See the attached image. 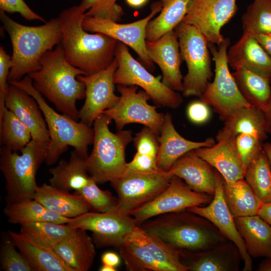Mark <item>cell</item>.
<instances>
[{"instance_id": "obj_1", "label": "cell", "mask_w": 271, "mask_h": 271, "mask_svg": "<svg viewBox=\"0 0 271 271\" xmlns=\"http://www.w3.org/2000/svg\"><path fill=\"white\" fill-rule=\"evenodd\" d=\"M85 13L79 5L63 10L58 18L62 32L60 44L66 60L89 75L110 65L118 41L105 34L85 30L82 22Z\"/></svg>"}, {"instance_id": "obj_2", "label": "cell", "mask_w": 271, "mask_h": 271, "mask_svg": "<svg viewBox=\"0 0 271 271\" xmlns=\"http://www.w3.org/2000/svg\"><path fill=\"white\" fill-rule=\"evenodd\" d=\"M40 63L39 70L28 75L34 87L58 111L78 121L76 103L85 98V85L77 77L85 73L66 60L60 44L47 51Z\"/></svg>"}, {"instance_id": "obj_3", "label": "cell", "mask_w": 271, "mask_h": 271, "mask_svg": "<svg viewBox=\"0 0 271 271\" xmlns=\"http://www.w3.org/2000/svg\"><path fill=\"white\" fill-rule=\"evenodd\" d=\"M181 252H198L229 239L209 220L187 209L162 214L139 225Z\"/></svg>"}, {"instance_id": "obj_4", "label": "cell", "mask_w": 271, "mask_h": 271, "mask_svg": "<svg viewBox=\"0 0 271 271\" xmlns=\"http://www.w3.org/2000/svg\"><path fill=\"white\" fill-rule=\"evenodd\" d=\"M0 19L13 47L9 82L39 70L43 55L61 43L62 32L58 17L41 26H29L16 22L0 11Z\"/></svg>"}, {"instance_id": "obj_5", "label": "cell", "mask_w": 271, "mask_h": 271, "mask_svg": "<svg viewBox=\"0 0 271 271\" xmlns=\"http://www.w3.org/2000/svg\"><path fill=\"white\" fill-rule=\"evenodd\" d=\"M9 83L33 96L43 112L50 139L45 161L47 165L55 164L69 147H73L84 158L88 157V147L93 144L94 140L93 127L54 110L35 88L32 79L29 75L18 81H10Z\"/></svg>"}, {"instance_id": "obj_6", "label": "cell", "mask_w": 271, "mask_h": 271, "mask_svg": "<svg viewBox=\"0 0 271 271\" xmlns=\"http://www.w3.org/2000/svg\"><path fill=\"white\" fill-rule=\"evenodd\" d=\"M111 120L102 113L93 124V148L85 162L89 176L97 184L112 181L127 168L125 150L132 141V132L122 129L112 132L109 128Z\"/></svg>"}, {"instance_id": "obj_7", "label": "cell", "mask_w": 271, "mask_h": 271, "mask_svg": "<svg viewBox=\"0 0 271 271\" xmlns=\"http://www.w3.org/2000/svg\"><path fill=\"white\" fill-rule=\"evenodd\" d=\"M49 146L33 140L21 152L0 149V169L6 181L7 204L33 198L37 172L47 159Z\"/></svg>"}, {"instance_id": "obj_8", "label": "cell", "mask_w": 271, "mask_h": 271, "mask_svg": "<svg viewBox=\"0 0 271 271\" xmlns=\"http://www.w3.org/2000/svg\"><path fill=\"white\" fill-rule=\"evenodd\" d=\"M180 53L187 73L183 80L182 94L200 97L211 79L212 72L208 42L194 26L181 22L174 29Z\"/></svg>"}, {"instance_id": "obj_9", "label": "cell", "mask_w": 271, "mask_h": 271, "mask_svg": "<svg viewBox=\"0 0 271 271\" xmlns=\"http://www.w3.org/2000/svg\"><path fill=\"white\" fill-rule=\"evenodd\" d=\"M230 44L229 38H224L218 48L215 44L208 43L215 64L214 78L199 97L201 101L212 106L224 120L237 109L251 106L241 95L229 71L227 53Z\"/></svg>"}, {"instance_id": "obj_10", "label": "cell", "mask_w": 271, "mask_h": 271, "mask_svg": "<svg viewBox=\"0 0 271 271\" xmlns=\"http://www.w3.org/2000/svg\"><path fill=\"white\" fill-rule=\"evenodd\" d=\"M115 58L117 62L113 75L115 84L141 87L159 106L176 109L181 105L183 101L181 95L164 84L161 76L155 77L136 60L126 45L118 41Z\"/></svg>"}, {"instance_id": "obj_11", "label": "cell", "mask_w": 271, "mask_h": 271, "mask_svg": "<svg viewBox=\"0 0 271 271\" xmlns=\"http://www.w3.org/2000/svg\"><path fill=\"white\" fill-rule=\"evenodd\" d=\"M172 177L168 171L142 172L127 168L110 183L117 194L118 208L130 214L162 193Z\"/></svg>"}, {"instance_id": "obj_12", "label": "cell", "mask_w": 271, "mask_h": 271, "mask_svg": "<svg viewBox=\"0 0 271 271\" xmlns=\"http://www.w3.org/2000/svg\"><path fill=\"white\" fill-rule=\"evenodd\" d=\"M120 94L118 101L102 113L113 120L117 130L130 123L147 126L160 134L165 114L157 110V106L150 105V96L144 90L138 91L136 85H117Z\"/></svg>"}, {"instance_id": "obj_13", "label": "cell", "mask_w": 271, "mask_h": 271, "mask_svg": "<svg viewBox=\"0 0 271 271\" xmlns=\"http://www.w3.org/2000/svg\"><path fill=\"white\" fill-rule=\"evenodd\" d=\"M69 224L74 228L91 231L97 247L112 246L117 249L139 226L130 214L118 207L104 212L89 211L72 218Z\"/></svg>"}, {"instance_id": "obj_14", "label": "cell", "mask_w": 271, "mask_h": 271, "mask_svg": "<svg viewBox=\"0 0 271 271\" xmlns=\"http://www.w3.org/2000/svg\"><path fill=\"white\" fill-rule=\"evenodd\" d=\"M162 8L161 1L154 3L151 12L145 18L132 23L120 24L108 19L85 16L82 27L90 33L107 35L130 47L138 55L148 70H153L154 65L146 47V29L149 22Z\"/></svg>"}, {"instance_id": "obj_15", "label": "cell", "mask_w": 271, "mask_h": 271, "mask_svg": "<svg viewBox=\"0 0 271 271\" xmlns=\"http://www.w3.org/2000/svg\"><path fill=\"white\" fill-rule=\"evenodd\" d=\"M213 196L192 190L183 180L173 176L168 187L152 201L130 213L139 226L162 214L209 204Z\"/></svg>"}, {"instance_id": "obj_16", "label": "cell", "mask_w": 271, "mask_h": 271, "mask_svg": "<svg viewBox=\"0 0 271 271\" xmlns=\"http://www.w3.org/2000/svg\"><path fill=\"white\" fill-rule=\"evenodd\" d=\"M237 0H190L182 22L196 28L208 43L219 45L223 26L236 13Z\"/></svg>"}, {"instance_id": "obj_17", "label": "cell", "mask_w": 271, "mask_h": 271, "mask_svg": "<svg viewBox=\"0 0 271 271\" xmlns=\"http://www.w3.org/2000/svg\"><path fill=\"white\" fill-rule=\"evenodd\" d=\"M117 67L115 58L107 68L91 75H79L78 80L85 85L84 104L79 110L80 121L91 126L106 110L113 106L120 96L114 93V73Z\"/></svg>"}, {"instance_id": "obj_18", "label": "cell", "mask_w": 271, "mask_h": 271, "mask_svg": "<svg viewBox=\"0 0 271 271\" xmlns=\"http://www.w3.org/2000/svg\"><path fill=\"white\" fill-rule=\"evenodd\" d=\"M216 189L212 200L207 206H194L187 209L212 223L229 240L238 247L244 265L243 271L252 269V261L247 252L244 241L240 235L234 217L225 201L223 194L224 179L215 169Z\"/></svg>"}, {"instance_id": "obj_19", "label": "cell", "mask_w": 271, "mask_h": 271, "mask_svg": "<svg viewBox=\"0 0 271 271\" xmlns=\"http://www.w3.org/2000/svg\"><path fill=\"white\" fill-rule=\"evenodd\" d=\"M146 47L150 59L162 71L163 83L175 91L182 92L183 78L180 66L183 60L175 31L156 40H146Z\"/></svg>"}, {"instance_id": "obj_20", "label": "cell", "mask_w": 271, "mask_h": 271, "mask_svg": "<svg viewBox=\"0 0 271 271\" xmlns=\"http://www.w3.org/2000/svg\"><path fill=\"white\" fill-rule=\"evenodd\" d=\"M5 105L29 129L33 140L49 146L50 139L47 125L43 112L33 96L10 84Z\"/></svg>"}, {"instance_id": "obj_21", "label": "cell", "mask_w": 271, "mask_h": 271, "mask_svg": "<svg viewBox=\"0 0 271 271\" xmlns=\"http://www.w3.org/2000/svg\"><path fill=\"white\" fill-rule=\"evenodd\" d=\"M182 262L190 271H238L241 256L231 241L203 251L180 252Z\"/></svg>"}, {"instance_id": "obj_22", "label": "cell", "mask_w": 271, "mask_h": 271, "mask_svg": "<svg viewBox=\"0 0 271 271\" xmlns=\"http://www.w3.org/2000/svg\"><path fill=\"white\" fill-rule=\"evenodd\" d=\"M227 59L233 70L244 68L266 78L271 84V57L251 34L243 32L229 48Z\"/></svg>"}, {"instance_id": "obj_23", "label": "cell", "mask_w": 271, "mask_h": 271, "mask_svg": "<svg viewBox=\"0 0 271 271\" xmlns=\"http://www.w3.org/2000/svg\"><path fill=\"white\" fill-rule=\"evenodd\" d=\"M168 172L181 178L193 191L214 196L216 189L215 169L200 158L195 150L179 158Z\"/></svg>"}, {"instance_id": "obj_24", "label": "cell", "mask_w": 271, "mask_h": 271, "mask_svg": "<svg viewBox=\"0 0 271 271\" xmlns=\"http://www.w3.org/2000/svg\"><path fill=\"white\" fill-rule=\"evenodd\" d=\"M215 144L212 138L202 142H194L184 138L175 129L172 115L166 113L160 134L157 166L161 170L168 172L174 163L187 152L201 147H210Z\"/></svg>"}, {"instance_id": "obj_25", "label": "cell", "mask_w": 271, "mask_h": 271, "mask_svg": "<svg viewBox=\"0 0 271 271\" xmlns=\"http://www.w3.org/2000/svg\"><path fill=\"white\" fill-rule=\"evenodd\" d=\"M195 151L220 174L225 182L244 178L246 167L240 158L235 140L218 141L211 147L199 148Z\"/></svg>"}, {"instance_id": "obj_26", "label": "cell", "mask_w": 271, "mask_h": 271, "mask_svg": "<svg viewBox=\"0 0 271 271\" xmlns=\"http://www.w3.org/2000/svg\"><path fill=\"white\" fill-rule=\"evenodd\" d=\"M54 250L73 271H88L96 256L92 237L79 228H74Z\"/></svg>"}, {"instance_id": "obj_27", "label": "cell", "mask_w": 271, "mask_h": 271, "mask_svg": "<svg viewBox=\"0 0 271 271\" xmlns=\"http://www.w3.org/2000/svg\"><path fill=\"white\" fill-rule=\"evenodd\" d=\"M241 133L253 135L264 141L267 137L264 114L252 106L240 108L225 120L216 136V141L235 140Z\"/></svg>"}, {"instance_id": "obj_28", "label": "cell", "mask_w": 271, "mask_h": 271, "mask_svg": "<svg viewBox=\"0 0 271 271\" xmlns=\"http://www.w3.org/2000/svg\"><path fill=\"white\" fill-rule=\"evenodd\" d=\"M33 198L48 209L69 218L91 210L89 205L81 195L59 189L50 184L38 186Z\"/></svg>"}, {"instance_id": "obj_29", "label": "cell", "mask_w": 271, "mask_h": 271, "mask_svg": "<svg viewBox=\"0 0 271 271\" xmlns=\"http://www.w3.org/2000/svg\"><path fill=\"white\" fill-rule=\"evenodd\" d=\"M86 158L76 150L71 152L68 161L61 159L56 166L50 168L51 185L59 189L77 192L89 183L91 177L86 166Z\"/></svg>"}, {"instance_id": "obj_30", "label": "cell", "mask_w": 271, "mask_h": 271, "mask_svg": "<svg viewBox=\"0 0 271 271\" xmlns=\"http://www.w3.org/2000/svg\"><path fill=\"white\" fill-rule=\"evenodd\" d=\"M234 219L250 257H271V226L258 215Z\"/></svg>"}, {"instance_id": "obj_31", "label": "cell", "mask_w": 271, "mask_h": 271, "mask_svg": "<svg viewBox=\"0 0 271 271\" xmlns=\"http://www.w3.org/2000/svg\"><path fill=\"white\" fill-rule=\"evenodd\" d=\"M9 235L34 271H73L54 249L34 242L21 233L10 231Z\"/></svg>"}, {"instance_id": "obj_32", "label": "cell", "mask_w": 271, "mask_h": 271, "mask_svg": "<svg viewBox=\"0 0 271 271\" xmlns=\"http://www.w3.org/2000/svg\"><path fill=\"white\" fill-rule=\"evenodd\" d=\"M4 213L9 222L20 225L40 221L66 224L72 219L48 209L33 198L7 204Z\"/></svg>"}, {"instance_id": "obj_33", "label": "cell", "mask_w": 271, "mask_h": 271, "mask_svg": "<svg viewBox=\"0 0 271 271\" xmlns=\"http://www.w3.org/2000/svg\"><path fill=\"white\" fill-rule=\"evenodd\" d=\"M118 249L127 270L161 271L144 241L142 229L139 226L126 236Z\"/></svg>"}, {"instance_id": "obj_34", "label": "cell", "mask_w": 271, "mask_h": 271, "mask_svg": "<svg viewBox=\"0 0 271 271\" xmlns=\"http://www.w3.org/2000/svg\"><path fill=\"white\" fill-rule=\"evenodd\" d=\"M223 194L234 218L257 215L263 203L244 178L230 183L223 180Z\"/></svg>"}, {"instance_id": "obj_35", "label": "cell", "mask_w": 271, "mask_h": 271, "mask_svg": "<svg viewBox=\"0 0 271 271\" xmlns=\"http://www.w3.org/2000/svg\"><path fill=\"white\" fill-rule=\"evenodd\" d=\"M232 74L245 100L251 106L265 110L271 100V87L265 78L240 67Z\"/></svg>"}, {"instance_id": "obj_36", "label": "cell", "mask_w": 271, "mask_h": 271, "mask_svg": "<svg viewBox=\"0 0 271 271\" xmlns=\"http://www.w3.org/2000/svg\"><path fill=\"white\" fill-rule=\"evenodd\" d=\"M190 1L161 0L162 10L157 17L149 22L146 29V40H156L174 30L186 14Z\"/></svg>"}, {"instance_id": "obj_37", "label": "cell", "mask_w": 271, "mask_h": 271, "mask_svg": "<svg viewBox=\"0 0 271 271\" xmlns=\"http://www.w3.org/2000/svg\"><path fill=\"white\" fill-rule=\"evenodd\" d=\"M244 179L263 203L271 201V169L263 149L246 167Z\"/></svg>"}, {"instance_id": "obj_38", "label": "cell", "mask_w": 271, "mask_h": 271, "mask_svg": "<svg viewBox=\"0 0 271 271\" xmlns=\"http://www.w3.org/2000/svg\"><path fill=\"white\" fill-rule=\"evenodd\" d=\"M74 228L69 223L40 221L21 225L20 233L40 245L54 249Z\"/></svg>"}, {"instance_id": "obj_39", "label": "cell", "mask_w": 271, "mask_h": 271, "mask_svg": "<svg viewBox=\"0 0 271 271\" xmlns=\"http://www.w3.org/2000/svg\"><path fill=\"white\" fill-rule=\"evenodd\" d=\"M0 140L2 146L15 152H20L32 140L29 129L7 107L0 115Z\"/></svg>"}, {"instance_id": "obj_40", "label": "cell", "mask_w": 271, "mask_h": 271, "mask_svg": "<svg viewBox=\"0 0 271 271\" xmlns=\"http://www.w3.org/2000/svg\"><path fill=\"white\" fill-rule=\"evenodd\" d=\"M142 229L144 241L151 254L159 265L161 271L189 270V268L182 262L178 250Z\"/></svg>"}, {"instance_id": "obj_41", "label": "cell", "mask_w": 271, "mask_h": 271, "mask_svg": "<svg viewBox=\"0 0 271 271\" xmlns=\"http://www.w3.org/2000/svg\"><path fill=\"white\" fill-rule=\"evenodd\" d=\"M243 32L271 34V0H253L241 17Z\"/></svg>"}, {"instance_id": "obj_42", "label": "cell", "mask_w": 271, "mask_h": 271, "mask_svg": "<svg viewBox=\"0 0 271 271\" xmlns=\"http://www.w3.org/2000/svg\"><path fill=\"white\" fill-rule=\"evenodd\" d=\"M74 193L81 195L89 205L91 210L95 212L108 211L118 205L117 197H115L109 191L100 189L91 177L83 189Z\"/></svg>"}, {"instance_id": "obj_43", "label": "cell", "mask_w": 271, "mask_h": 271, "mask_svg": "<svg viewBox=\"0 0 271 271\" xmlns=\"http://www.w3.org/2000/svg\"><path fill=\"white\" fill-rule=\"evenodd\" d=\"M117 0H82L79 4L86 11L85 16L118 22L124 14Z\"/></svg>"}, {"instance_id": "obj_44", "label": "cell", "mask_w": 271, "mask_h": 271, "mask_svg": "<svg viewBox=\"0 0 271 271\" xmlns=\"http://www.w3.org/2000/svg\"><path fill=\"white\" fill-rule=\"evenodd\" d=\"M10 237L5 239L1 247V268L5 271H34L24 256Z\"/></svg>"}, {"instance_id": "obj_45", "label": "cell", "mask_w": 271, "mask_h": 271, "mask_svg": "<svg viewBox=\"0 0 271 271\" xmlns=\"http://www.w3.org/2000/svg\"><path fill=\"white\" fill-rule=\"evenodd\" d=\"M235 141L238 153L246 167L263 150V141L251 134L241 133Z\"/></svg>"}, {"instance_id": "obj_46", "label": "cell", "mask_w": 271, "mask_h": 271, "mask_svg": "<svg viewBox=\"0 0 271 271\" xmlns=\"http://www.w3.org/2000/svg\"><path fill=\"white\" fill-rule=\"evenodd\" d=\"M137 152L157 157L160 147V134L145 126L133 137Z\"/></svg>"}, {"instance_id": "obj_47", "label": "cell", "mask_w": 271, "mask_h": 271, "mask_svg": "<svg viewBox=\"0 0 271 271\" xmlns=\"http://www.w3.org/2000/svg\"><path fill=\"white\" fill-rule=\"evenodd\" d=\"M13 66L12 56L7 54L3 46L0 47V114L6 108L5 100L10 83L8 77Z\"/></svg>"}, {"instance_id": "obj_48", "label": "cell", "mask_w": 271, "mask_h": 271, "mask_svg": "<svg viewBox=\"0 0 271 271\" xmlns=\"http://www.w3.org/2000/svg\"><path fill=\"white\" fill-rule=\"evenodd\" d=\"M0 11L9 14L18 13L26 20L46 22L43 17L33 11L24 0H0Z\"/></svg>"}, {"instance_id": "obj_49", "label": "cell", "mask_w": 271, "mask_h": 271, "mask_svg": "<svg viewBox=\"0 0 271 271\" xmlns=\"http://www.w3.org/2000/svg\"><path fill=\"white\" fill-rule=\"evenodd\" d=\"M157 157L136 152L132 160L127 163V167L142 172L158 171L161 169L157 166Z\"/></svg>"}, {"instance_id": "obj_50", "label": "cell", "mask_w": 271, "mask_h": 271, "mask_svg": "<svg viewBox=\"0 0 271 271\" xmlns=\"http://www.w3.org/2000/svg\"><path fill=\"white\" fill-rule=\"evenodd\" d=\"M189 119L196 124L206 122L210 116L208 105L202 101H196L191 103L187 108Z\"/></svg>"}, {"instance_id": "obj_51", "label": "cell", "mask_w": 271, "mask_h": 271, "mask_svg": "<svg viewBox=\"0 0 271 271\" xmlns=\"http://www.w3.org/2000/svg\"><path fill=\"white\" fill-rule=\"evenodd\" d=\"M102 264L116 268L120 263V256L113 251L104 252L101 256Z\"/></svg>"}, {"instance_id": "obj_52", "label": "cell", "mask_w": 271, "mask_h": 271, "mask_svg": "<svg viewBox=\"0 0 271 271\" xmlns=\"http://www.w3.org/2000/svg\"><path fill=\"white\" fill-rule=\"evenodd\" d=\"M257 42L271 57V34H254Z\"/></svg>"}, {"instance_id": "obj_53", "label": "cell", "mask_w": 271, "mask_h": 271, "mask_svg": "<svg viewBox=\"0 0 271 271\" xmlns=\"http://www.w3.org/2000/svg\"><path fill=\"white\" fill-rule=\"evenodd\" d=\"M257 215L271 226V201L262 203Z\"/></svg>"}, {"instance_id": "obj_54", "label": "cell", "mask_w": 271, "mask_h": 271, "mask_svg": "<svg viewBox=\"0 0 271 271\" xmlns=\"http://www.w3.org/2000/svg\"><path fill=\"white\" fill-rule=\"evenodd\" d=\"M263 112L265 120L266 131L267 133L271 135V100L268 106Z\"/></svg>"}, {"instance_id": "obj_55", "label": "cell", "mask_w": 271, "mask_h": 271, "mask_svg": "<svg viewBox=\"0 0 271 271\" xmlns=\"http://www.w3.org/2000/svg\"><path fill=\"white\" fill-rule=\"evenodd\" d=\"M258 271H271V257L266 258L259 264Z\"/></svg>"}, {"instance_id": "obj_56", "label": "cell", "mask_w": 271, "mask_h": 271, "mask_svg": "<svg viewBox=\"0 0 271 271\" xmlns=\"http://www.w3.org/2000/svg\"><path fill=\"white\" fill-rule=\"evenodd\" d=\"M125 1L130 7L139 8L145 4L148 0H125Z\"/></svg>"}, {"instance_id": "obj_57", "label": "cell", "mask_w": 271, "mask_h": 271, "mask_svg": "<svg viewBox=\"0 0 271 271\" xmlns=\"http://www.w3.org/2000/svg\"><path fill=\"white\" fill-rule=\"evenodd\" d=\"M263 149L267 157L271 169V143H264L263 145Z\"/></svg>"}, {"instance_id": "obj_58", "label": "cell", "mask_w": 271, "mask_h": 271, "mask_svg": "<svg viewBox=\"0 0 271 271\" xmlns=\"http://www.w3.org/2000/svg\"><path fill=\"white\" fill-rule=\"evenodd\" d=\"M99 270L100 271H115L116 270V268L107 265L102 264L100 267Z\"/></svg>"}]
</instances>
